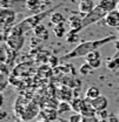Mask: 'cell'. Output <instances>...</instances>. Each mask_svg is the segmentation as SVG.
<instances>
[{
  "label": "cell",
  "mask_w": 119,
  "mask_h": 122,
  "mask_svg": "<svg viewBox=\"0 0 119 122\" xmlns=\"http://www.w3.org/2000/svg\"><path fill=\"white\" fill-rule=\"evenodd\" d=\"M114 40H116V36L110 35V36H106L104 39L81 42L80 45L77 46L74 49H72L70 53L65 54L62 56V59L64 60H70V59H74V58H85L89 53L93 52V51H98L100 47H103L104 45L111 42V41H114Z\"/></svg>",
  "instance_id": "1"
},
{
  "label": "cell",
  "mask_w": 119,
  "mask_h": 122,
  "mask_svg": "<svg viewBox=\"0 0 119 122\" xmlns=\"http://www.w3.org/2000/svg\"><path fill=\"white\" fill-rule=\"evenodd\" d=\"M113 56H116V58H119V51H117V53L113 55Z\"/></svg>",
  "instance_id": "29"
},
{
  "label": "cell",
  "mask_w": 119,
  "mask_h": 122,
  "mask_svg": "<svg viewBox=\"0 0 119 122\" xmlns=\"http://www.w3.org/2000/svg\"><path fill=\"white\" fill-rule=\"evenodd\" d=\"M98 122H108V120H99Z\"/></svg>",
  "instance_id": "30"
},
{
  "label": "cell",
  "mask_w": 119,
  "mask_h": 122,
  "mask_svg": "<svg viewBox=\"0 0 119 122\" xmlns=\"http://www.w3.org/2000/svg\"><path fill=\"white\" fill-rule=\"evenodd\" d=\"M33 32H34V34H35L38 38H40V39H41V38L44 36L48 30H47V28L45 27L43 24H39V25H37V26L33 28Z\"/></svg>",
  "instance_id": "15"
},
{
  "label": "cell",
  "mask_w": 119,
  "mask_h": 122,
  "mask_svg": "<svg viewBox=\"0 0 119 122\" xmlns=\"http://www.w3.org/2000/svg\"><path fill=\"white\" fill-rule=\"evenodd\" d=\"M81 122H85V119H84V120H83V121H81Z\"/></svg>",
  "instance_id": "35"
},
{
  "label": "cell",
  "mask_w": 119,
  "mask_h": 122,
  "mask_svg": "<svg viewBox=\"0 0 119 122\" xmlns=\"http://www.w3.org/2000/svg\"><path fill=\"white\" fill-rule=\"evenodd\" d=\"M108 122H119V117L117 116H108Z\"/></svg>",
  "instance_id": "24"
},
{
  "label": "cell",
  "mask_w": 119,
  "mask_h": 122,
  "mask_svg": "<svg viewBox=\"0 0 119 122\" xmlns=\"http://www.w3.org/2000/svg\"><path fill=\"white\" fill-rule=\"evenodd\" d=\"M43 1H45V2H48V4H50V0H43Z\"/></svg>",
  "instance_id": "33"
},
{
  "label": "cell",
  "mask_w": 119,
  "mask_h": 122,
  "mask_svg": "<svg viewBox=\"0 0 119 122\" xmlns=\"http://www.w3.org/2000/svg\"><path fill=\"white\" fill-rule=\"evenodd\" d=\"M102 94H100V91H99V88L98 87H96V86H92V87H90L89 89L86 91V97H89L91 100H93V99H97L98 96H100Z\"/></svg>",
  "instance_id": "12"
},
{
  "label": "cell",
  "mask_w": 119,
  "mask_h": 122,
  "mask_svg": "<svg viewBox=\"0 0 119 122\" xmlns=\"http://www.w3.org/2000/svg\"><path fill=\"white\" fill-rule=\"evenodd\" d=\"M2 102H4V97H2V95H1V99H0V105L2 106Z\"/></svg>",
  "instance_id": "28"
},
{
  "label": "cell",
  "mask_w": 119,
  "mask_h": 122,
  "mask_svg": "<svg viewBox=\"0 0 119 122\" xmlns=\"http://www.w3.org/2000/svg\"><path fill=\"white\" fill-rule=\"evenodd\" d=\"M97 6L99 8H102L105 13H110V12L117 10L118 2H117V0H99Z\"/></svg>",
  "instance_id": "7"
},
{
  "label": "cell",
  "mask_w": 119,
  "mask_h": 122,
  "mask_svg": "<svg viewBox=\"0 0 119 122\" xmlns=\"http://www.w3.org/2000/svg\"><path fill=\"white\" fill-rule=\"evenodd\" d=\"M60 6H61V4L57 5V6H54V7H52V8H50V10H46V11L41 12V13L31 15V16H28V18L24 19L23 21H20V22H19V25H20V26L24 28V30H25V32H26L27 30H33V28H34L37 25L41 24V21L44 20L47 15L53 14V13H54V10H57V8H58V7H60Z\"/></svg>",
  "instance_id": "2"
},
{
  "label": "cell",
  "mask_w": 119,
  "mask_h": 122,
  "mask_svg": "<svg viewBox=\"0 0 119 122\" xmlns=\"http://www.w3.org/2000/svg\"><path fill=\"white\" fill-rule=\"evenodd\" d=\"M97 116L99 117V120H107L108 119V114H107L106 109L105 110H100V112H97Z\"/></svg>",
  "instance_id": "21"
},
{
  "label": "cell",
  "mask_w": 119,
  "mask_h": 122,
  "mask_svg": "<svg viewBox=\"0 0 119 122\" xmlns=\"http://www.w3.org/2000/svg\"><path fill=\"white\" fill-rule=\"evenodd\" d=\"M70 110H72L71 103H68V102H66V101H62V102H60L59 105H58V108H57V112H58V114L67 113V112H70Z\"/></svg>",
  "instance_id": "16"
},
{
  "label": "cell",
  "mask_w": 119,
  "mask_h": 122,
  "mask_svg": "<svg viewBox=\"0 0 119 122\" xmlns=\"http://www.w3.org/2000/svg\"><path fill=\"white\" fill-rule=\"evenodd\" d=\"M98 59H100V53H99V51H93V52L89 53V54L85 56L86 62H90V61H93V60H98Z\"/></svg>",
  "instance_id": "17"
},
{
  "label": "cell",
  "mask_w": 119,
  "mask_h": 122,
  "mask_svg": "<svg viewBox=\"0 0 119 122\" xmlns=\"http://www.w3.org/2000/svg\"><path fill=\"white\" fill-rule=\"evenodd\" d=\"M35 122H45L44 120H38V121H35Z\"/></svg>",
  "instance_id": "32"
},
{
  "label": "cell",
  "mask_w": 119,
  "mask_h": 122,
  "mask_svg": "<svg viewBox=\"0 0 119 122\" xmlns=\"http://www.w3.org/2000/svg\"><path fill=\"white\" fill-rule=\"evenodd\" d=\"M105 24L112 28H118L119 27V11L114 10L110 13H107L105 16Z\"/></svg>",
  "instance_id": "6"
},
{
  "label": "cell",
  "mask_w": 119,
  "mask_h": 122,
  "mask_svg": "<svg viewBox=\"0 0 119 122\" xmlns=\"http://www.w3.org/2000/svg\"><path fill=\"white\" fill-rule=\"evenodd\" d=\"M6 44L10 47V49L18 52L23 48V46L25 44V38L24 35H13V34H10V36L7 38L6 40Z\"/></svg>",
  "instance_id": "5"
},
{
  "label": "cell",
  "mask_w": 119,
  "mask_h": 122,
  "mask_svg": "<svg viewBox=\"0 0 119 122\" xmlns=\"http://www.w3.org/2000/svg\"><path fill=\"white\" fill-rule=\"evenodd\" d=\"M17 12L12 8H1L0 10V22L4 30H11L12 25L15 21Z\"/></svg>",
  "instance_id": "3"
},
{
  "label": "cell",
  "mask_w": 119,
  "mask_h": 122,
  "mask_svg": "<svg viewBox=\"0 0 119 122\" xmlns=\"http://www.w3.org/2000/svg\"><path fill=\"white\" fill-rule=\"evenodd\" d=\"M114 47H116L117 51H119V40H117V41L114 42Z\"/></svg>",
  "instance_id": "25"
},
{
  "label": "cell",
  "mask_w": 119,
  "mask_h": 122,
  "mask_svg": "<svg viewBox=\"0 0 119 122\" xmlns=\"http://www.w3.org/2000/svg\"><path fill=\"white\" fill-rule=\"evenodd\" d=\"M91 106L93 107L97 112H100V110H105L107 106H108V101H107V99L103 96V95H100V96H98L97 99H93V100H91Z\"/></svg>",
  "instance_id": "8"
},
{
  "label": "cell",
  "mask_w": 119,
  "mask_h": 122,
  "mask_svg": "<svg viewBox=\"0 0 119 122\" xmlns=\"http://www.w3.org/2000/svg\"><path fill=\"white\" fill-rule=\"evenodd\" d=\"M78 39H79V36H78V33L77 34H70V33H67V36H66V42L67 44H74L78 41Z\"/></svg>",
  "instance_id": "20"
},
{
  "label": "cell",
  "mask_w": 119,
  "mask_h": 122,
  "mask_svg": "<svg viewBox=\"0 0 119 122\" xmlns=\"http://www.w3.org/2000/svg\"><path fill=\"white\" fill-rule=\"evenodd\" d=\"M106 66H107V68H108L110 71H113V72L118 71V69H119V58L113 56L111 60L107 61Z\"/></svg>",
  "instance_id": "14"
},
{
  "label": "cell",
  "mask_w": 119,
  "mask_h": 122,
  "mask_svg": "<svg viewBox=\"0 0 119 122\" xmlns=\"http://www.w3.org/2000/svg\"><path fill=\"white\" fill-rule=\"evenodd\" d=\"M96 4H94V1L93 0H81L80 2H79V6H78V8H79V12L81 13V14H87L90 12H92L94 8H96Z\"/></svg>",
  "instance_id": "9"
},
{
  "label": "cell",
  "mask_w": 119,
  "mask_h": 122,
  "mask_svg": "<svg viewBox=\"0 0 119 122\" xmlns=\"http://www.w3.org/2000/svg\"><path fill=\"white\" fill-rule=\"evenodd\" d=\"M66 19L65 16L59 13V12H54L53 14H51V22L54 25H60V24H65Z\"/></svg>",
  "instance_id": "11"
},
{
  "label": "cell",
  "mask_w": 119,
  "mask_h": 122,
  "mask_svg": "<svg viewBox=\"0 0 119 122\" xmlns=\"http://www.w3.org/2000/svg\"><path fill=\"white\" fill-rule=\"evenodd\" d=\"M85 105V101L83 99H79V97H74L71 102V107H72V110L74 113H81L83 108Z\"/></svg>",
  "instance_id": "10"
},
{
  "label": "cell",
  "mask_w": 119,
  "mask_h": 122,
  "mask_svg": "<svg viewBox=\"0 0 119 122\" xmlns=\"http://www.w3.org/2000/svg\"><path fill=\"white\" fill-rule=\"evenodd\" d=\"M6 115H7V114H6V112H1V119H5V117H6Z\"/></svg>",
  "instance_id": "26"
},
{
  "label": "cell",
  "mask_w": 119,
  "mask_h": 122,
  "mask_svg": "<svg viewBox=\"0 0 119 122\" xmlns=\"http://www.w3.org/2000/svg\"><path fill=\"white\" fill-rule=\"evenodd\" d=\"M89 63L93 69H94V68H99V67L102 66V60H100V59H98V60H93V61H90Z\"/></svg>",
  "instance_id": "22"
},
{
  "label": "cell",
  "mask_w": 119,
  "mask_h": 122,
  "mask_svg": "<svg viewBox=\"0 0 119 122\" xmlns=\"http://www.w3.org/2000/svg\"><path fill=\"white\" fill-rule=\"evenodd\" d=\"M117 10L119 11V1H118V6H117Z\"/></svg>",
  "instance_id": "34"
},
{
  "label": "cell",
  "mask_w": 119,
  "mask_h": 122,
  "mask_svg": "<svg viewBox=\"0 0 119 122\" xmlns=\"http://www.w3.org/2000/svg\"><path fill=\"white\" fill-rule=\"evenodd\" d=\"M106 14H107V13H105L102 8H99L98 6H96V8H94L92 12H90V13H87V14H85L83 16L81 30H84V28H86L90 25H92V24L99 21L100 19H105Z\"/></svg>",
  "instance_id": "4"
},
{
  "label": "cell",
  "mask_w": 119,
  "mask_h": 122,
  "mask_svg": "<svg viewBox=\"0 0 119 122\" xmlns=\"http://www.w3.org/2000/svg\"><path fill=\"white\" fill-rule=\"evenodd\" d=\"M92 71H93V68L90 66L89 62L84 63V65L80 67V74H83V75H87V74H90Z\"/></svg>",
  "instance_id": "18"
},
{
  "label": "cell",
  "mask_w": 119,
  "mask_h": 122,
  "mask_svg": "<svg viewBox=\"0 0 119 122\" xmlns=\"http://www.w3.org/2000/svg\"><path fill=\"white\" fill-rule=\"evenodd\" d=\"M70 122H81L84 120V116L80 114V113H75V114H72L70 116Z\"/></svg>",
  "instance_id": "19"
},
{
  "label": "cell",
  "mask_w": 119,
  "mask_h": 122,
  "mask_svg": "<svg viewBox=\"0 0 119 122\" xmlns=\"http://www.w3.org/2000/svg\"><path fill=\"white\" fill-rule=\"evenodd\" d=\"M58 62H59V60H58V58H57V56H54V55H52V56H51V59H50V63H51V66H52V67L58 66Z\"/></svg>",
  "instance_id": "23"
},
{
  "label": "cell",
  "mask_w": 119,
  "mask_h": 122,
  "mask_svg": "<svg viewBox=\"0 0 119 122\" xmlns=\"http://www.w3.org/2000/svg\"><path fill=\"white\" fill-rule=\"evenodd\" d=\"M53 33L57 38H64L65 34H66V28L64 26V24H60V25H56L54 28H53Z\"/></svg>",
  "instance_id": "13"
},
{
  "label": "cell",
  "mask_w": 119,
  "mask_h": 122,
  "mask_svg": "<svg viewBox=\"0 0 119 122\" xmlns=\"http://www.w3.org/2000/svg\"><path fill=\"white\" fill-rule=\"evenodd\" d=\"M59 122H70V120H66V119H59Z\"/></svg>",
  "instance_id": "27"
},
{
  "label": "cell",
  "mask_w": 119,
  "mask_h": 122,
  "mask_svg": "<svg viewBox=\"0 0 119 122\" xmlns=\"http://www.w3.org/2000/svg\"><path fill=\"white\" fill-rule=\"evenodd\" d=\"M117 36H118V38H119V27H118V28H117Z\"/></svg>",
  "instance_id": "31"
}]
</instances>
